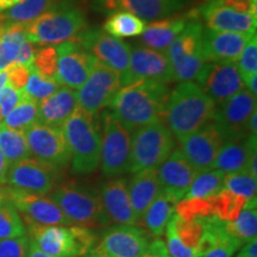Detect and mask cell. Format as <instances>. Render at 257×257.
Returning <instances> with one entry per match:
<instances>
[{"instance_id": "6da1fadb", "label": "cell", "mask_w": 257, "mask_h": 257, "mask_svg": "<svg viewBox=\"0 0 257 257\" xmlns=\"http://www.w3.org/2000/svg\"><path fill=\"white\" fill-rule=\"evenodd\" d=\"M170 91L165 83L137 81L121 86L110 107L130 133L144 125L163 121Z\"/></svg>"}, {"instance_id": "7a4b0ae2", "label": "cell", "mask_w": 257, "mask_h": 257, "mask_svg": "<svg viewBox=\"0 0 257 257\" xmlns=\"http://www.w3.org/2000/svg\"><path fill=\"white\" fill-rule=\"evenodd\" d=\"M217 105L198 83L181 81L170 92L166 125L178 141L194 134L214 120Z\"/></svg>"}, {"instance_id": "3957f363", "label": "cell", "mask_w": 257, "mask_h": 257, "mask_svg": "<svg viewBox=\"0 0 257 257\" xmlns=\"http://www.w3.org/2000/svg\"><path fill=\"white\" fill-rule=\"evenodd\" d=\"M61 128L70 153L72 172L78 175L94 173L100 166L101 148L100 126L96 114L76 107Z\"/></svg>"}, {"instance_id": "277c9868", "label": "cell", "mask_w": 257, "mask_h": 257, "mask_svg": "<svg viewBox=\"0 0 257 257\" xmlns=\"http://www.w3.org/2000/svg\"><path fill=\"white\" fill-rule=\"evenodd\" d=\"M87 28L85 12L74 5V0H61L49 11L25 24V32L32 44L57 46L74 40Z\"/></svg>"}, {"instance_id": "5b68a950", "label": "cell", "mask_w": 257, "mask_h": 257, "mask_svg": "<svg viewBox=\"0 0 257 257\" xmlns=\"http://www.w3.org/2000/svg\"><path fill=\"white\" fill-rule=\"evenodd\" d=\"M27 224L29 239L41 251L56 257H82L91 252L96 237L91 229L78 225Z\"/></svg>"}, {"instance_id": "8992f818", "label": "cell", "mask_w": 257, "mask_h": 257, "mask_svg": "<svg viewBox=\"0 0 257 257\" xmlns=\"http://www.w3.org/2000/svg\"><path fill=\"white\" fill-rule=\"evenodd\" d=\"M50 198L72 225L95 229L110 225L102 207L100 192L86 186L66 182L51 191Z\"/></svg>"}, {"instance_id": "52a82bcc", "label": "cell", "mask_w": 257, "mask_h": 257, "mask_svg": "<svg viewBox=\"0 0 257 257\" xmlns=\"http://www.w3.org/2000/svg\"><path fill=\"white\" fill-rule=\"evenodd\" d=\"M130 172L157 169L175 149V137L163 121L144 125L133 131Z\"/></svg>"}, {"instance_id": "ba28073f", "label": "cell", "mask_w": 257, "mask_h": 257, "mask_svg": "<svg viewBox=\"0 0 257 257\" xmlns=\"http://www.w3.org/2000/svg\"><path fill=\"white\" fill-rule=\"evenodd\" d=\"M205 28L199 21H189L179 36L166 51L175 81H192L197 79L202 66L206 63L202 49Z\"/></svg>"}, {"instance_id": "9c48e42d", "label": "cell", "mask_w": 257, "mask_h": 257, "mask_svg": "<svg viewBox=\"0 0 257 257\" xmlns=\"http://www.w3.org/2000/svg\"><path fill=\"white\" fill-rule=\"evenodd\" d=\"M131 134L114 117L112 112L102 114V133L100 148V167L106 178L118 176L130 172Z\"/></svg>"}, {"instance_id": "30bf717a", "label": "cell", "mask_w": 257, "mask_h": 257, "mask_svg": "<svg viewBox=\"0 0 257 257\" xmlns=\"http://www.w3.org/2000/svg\"><path fill=\"white\" fill-rule=\"evenodd\" d=\"M120 88V74L96 62L88 78L76 92L78 107L88 113L98 114L104 108L110 107Z\"/></svg>"}, {"instance_id": "8fae6325", "label": "cell", "mask_w": 257, "mask_h": 257, "mask_svg": "<svg viewBox=\"0 0 257 257\" xmlns=\"http://www.w3.org/2000/svg\"><path fill=\"white\" fill-rule=\"evenodd\" d=\"M189 21L202 19L208 30L256 34L257 15L240 11L224 0H211L188 14Z\"/></svg>"}, {"instance_id": "7c38bea8", "label": "cell", "mask_w": 257, "mask_h": 257, "mask_svg": "<svg viewBox=\"0 0 257 257\" xmlns=\"http://www.w3.org/2000/svg\"><path fill=\"white\" fill-rule=\"evenodd\" d=\"M0 194L16 208L22 219L42 225H72L56 202L46 194L24 192L10 186L0 188Z\"/></svg>"}, {"instance_id": "4fadbf2b", "label": "cell", "mask_w": 257, "mask_h": 257, "mask_svg": "<svg viewBox=\"0 0 257 257\" xmlns=\"http://www.w3.org/2000/svg\"><path fill=\"white\" fill-rule=\"evenodd\" d=\"M137 81H155L167 83L175 81L174 72L166 53L136 46L130 48L128 67L120 76L121 86Z\"/></svg>"}, {"instance_id": "5bb4252c", "label": "cell", "mask_w": 257, "mask_h": 257, "mask_svg": "<svg viewBox=\"0 0 257 257\" xmlns=\"http://www.w3.org/2000/svg\"><path fill=\"white\" fill-rule=\"evenodd\" d=\"M60 179V168L29 157L9 167L6 185L24 192L47 194L56 187Z\"/></svg>"}, {"instance_id": "9a60e30c", "label": "cell", "mask_w": 257, "mask_h": 257, "mask_svg": "<svg viewBox=\"0 0 257 257\" xmlns=\"http://www.w3.org/2000/svg\"><path fill=\"white\" fill-rule=\"evenodd\" d=\"M149 237L141 226L115 224L102 233L91 252L101 257H141L149 246Z\"/></svg>"}, {"instance_id": "2e32d148", "label": "cell", "mask_w": 257, "mask_h": 257, "mask_svg": "<svg viewBox=\"0 0 257 257\" xmlns=\"http://www.w3.org/2000/svg\"><path fill=\"white\" fill-rule=\"evenodd\" d=\"M74 40L79 42L98 63L115 70L120 76L126 72L131 47L121 38L111 36L100 29L87 28Z\"/></svg>"}, {"instance_id": "e0dca14e", "label": "cell", "mask_w": 257, "mask_h": 257, "mask_svg": "<svg viewBox=\"0 0 257 257\" xmlns=\"http://www.w3.org/2000/svg\"><path fill=\"white\" fill-rule=\"evenodd\" d=\"M30 154L35 159L43 161L62 169L70 163V153L62 128L35 123L24 130Z\"/></svg>"}, {"instance_id": "ac0fdd59", "label": "cell", "mask_w": 257, "mask_h": 257, "mask_svg": "<svg viewBox=\"0 0 257 257\" xmlns=\"http://www.w3.org/2000/svg\"><path fill=\"white\" fill-rule=\"evenodd\" d=\"M256 108V96L246 88L217 106L213 121L220 128L225 142L249 136L246 125Z\"/></svg>"}, {"instance_id": "d6986e66", "label": "cell", "mask_w": 257, "mask_h": 257, "mask_svg": "<svg viewBox=\"0 0 257 257\" xmlns=\"http://www.w3.org/2000/svg\"><path fill=\"white\" fill-rule=\"evenodd\" d=\"M56 81L61 86L79 89L88 78L96 61L75 40L57 44Z\"/></svg>"}, {"instance_id": "ffe728a7", "label": "cell", "mask_w": 257, "mask_h": 257, "mask_svg": "<svg viewBox=\"0 0 257 257\" xmlns=\"http://www.w3.org/2000/svg\"><path fill=\"white\" fill-rule=\"evenodd\" d=\"M195 80L217 106L245 88L236 63L206 62Z\"/></svg>"}, {"instance_id": "44dd1931", "label": "cell", "mask_w": 257, "mask_h": 257, "mask_svg": "<svg viewBox=\"0 0 257 257\" xmlns=\"http://www.w3.org/2000/svg\"><path fill=\"white\" fill-rule=\"evenodd\" d=\"M179 142V149L189 163L198 172H202L213 167L218 153L224 146L225 138L218 125L212 121Z\"/></svg>"}, {"instance_id": "7402d4cb", "label": "cell", "mask_w": 257, "mask_h": 257, "mask_svg": "<svg viewBox=\"0 0 257 257\" xmlns=\"http://www.w3.org/2000/svg\"><path fill=\"white\" fill-rule=\"evenodd\" d=\"M157 170L161 192L179 202L187 194L198 170L186 159L180 149H174Z\"/></svg>"}, {"instance_id": "603a6c76", "label": "cell", "mask_w": 257, "mask_h": 257, "mask_svg": "<svg viewBox=\"0 0 257 257\" xmlns=\"http://www.w3.org/2000/svg\"><path fill=\"white\" fill-rule=\"evenodd\" d=\"M187 0H95V8L104 14L128 12L143 21L169 17L182 9Z\"/></svg>"}, {"instance_id": "cb8c5ba5", "label": "cell", "mask_w": 257, "mask_h": 257, "mask_svg": "<svg viewBox=\"0 0 257 257\" xmlns=\"http://www.w3.org/2000/svg\"><path fill=\"white\" fill-rule=\"evenodd\" d=\"M99 192H100L102 207L110 224H138L131 205L126 179L120 176L112 178L101 186Z\"/></svg>"}, {"instance_id": "d4e9b609", "label": "cell", "mask_w": 257, "mask_h": 257, "mask_svg": "<svg viewBox=\"0 0 257 257\" xmlns=\"http://www.w3.org/2000/svg\"><path fill=\"white\" fill-rule=\"evenodd\" d=\"M253 35L229 31H212L207 29L204 31V40H202L205 61L236 63L244 47Z\"/></svg>"}, {"instance_id": "484cf974", "label": "cell", "mask_w": 257, "mask_h": 257, "mask_svg": "<svg viewBox=\"0 0 257 257\" xmlns=\"http://www.w3.org/2000/svg\"><path fill=\"white\" fill-rule=\"evenodd\" d=\"M78 107L75 89L60 86L53 94L38 101L37 123L61 127Z\"/></svg>"}, {"instance_id": "4316f807", "label": "cell", "mask_w": 257, "mask_h": 257, "mask_svg": "<svg viewBox=\"0 0 257 257\" xmlns=\"http://www.w3.org/2000/svg\"><path fill=\"white\" fill-rule=\"evenodd\" d=\"M256 141L255 136L226 141L218 153L212 168L220 170L225 174L245 170L250 157L257 153Z\"/></svg>"}, {"instance_id": "83f0119b", "label": "cell", "mask_w": 257, "mask_h": 257, "mask_svg": "<svg viewBox=\"0 0 257 257\" xmlns=\"http://www.w3.org/2000/svg\"><path fill=\"white\" fill-rule=\"evenodd\" d=\"M131 205L137 220L141 218L160 194L161 187L156 169H144L135 173L130 182H127Z\"/></svg>"}, {"instance_id": "f1b7e54d", "label": "cell", "mask_w": 257, "mask_h": 257, "mask_svg": "<svg viewBox=\"0 0 257 257\" xmlns=\"http://www.w3.org/2000/svg\"><path fill=\"white\" fill-rule=\"evenodd\" d=\"M188 22V15L156 19L153 21V23L147 25L141 40L150 49L166 53L170 43L179 36Z\"/></svg>"}, {"instance_id": "f546056e", "label": "cell", "mask_w": 257, "mask_h": 257, "mask_svg": "<svg viewBox=\"0 0 257 257\" xmlns=\"http://www.w3.org/2000/svg\"><path fill=\"white\" fill-rule=\"evenodd\" d=\"M175 206L176 201L165 193L160 192L155 200L144 212L138 224H141V227H143L150 236L161 238L166 233L167 225L175 213Z\"/></svg>"}, {"instance_id": "4dcf8cb0", "label": "cell", "mask_w": 257, "mask_h": 257, "mask_svg": "<svg viewBox=\"0 0 257 257\" xmlns=\"http://www.w3.org/2000/svg\"><path fill=\"white\" fill-rule=\"evenodd\" d=\"M61 0H21L8 11L0 14V23H23L30 22L43 15Z\"/></svg>"}, {"instance_id": "1f68e13d", "label": "cell", "mask_w": 257, "mask_h": 257, "mask_svg": "<svg viewBox=\"0 0 257 257\" xmlns=\"http://www.w3.org/2000/svg\"><path fill=\"white\" fill-rule=\"evenodd\" d=\"M257 200L249 201L238 217L224 224L225 231L234 239L245 244L256 238L257 234Z\"/></svg>"}, {"instance_id": "d6a6232c", "label": "cell", "mask_w": 257, "mask_h": 257, "mask_svg": "<svg viewBox=\"0 0 257 257\" xmlns=\"http://www.w3.org/2000/svg\"><path fill=\"white\" fill-rule=\"evenodd\" d=\"M0 150L4 154L10 166L31 156L24 131L10 128L2 123H0Z\"/></svg>"}, {"instance_id": "836d02e7", "label": "cell", "mask_w": 257, "mask_h": 257, "mask_svg": "<svg viewBox=\"0 0 257 257\" xmlns=\"http://www.w3.org/2000/svg\"><path fill=\"white\" fill-rule=\"evenodd\" d=\"M146 21L128 12H114L104 24V31L115 38L140 36L146 30Z\"/></svg>"}, {"instance_id": "e575fe53", "label": "cell", "mask_w": 257, "mask_h": 257, "mask_svg": "<svg viewBox=\"0 0 257 257\" xmlns=\"http://www.w3.org/2000/svg\"><path fill=\"white\" fill-rule=\"evenodd\" d=\"M38 121V102L22 91L21 99L16 107L3 118L2 124L15 130H25Z\"/></svg>"}, {"instance_id": "d590c367", "label": "cell", "mask_w": 257, "mask_h": 257, "mask_svg": "<svg viewBox=\"0 0 257 257\" xmlns=\"http://www.w3.org/2000/svg\"><path fill=\"white\" fill-rule=\"evenodd\" d=\"M225 173L218 169H206L199 172L185 198H210L224 188Z\"/></svg>"}, {"instance_id": "8d00e7d4", "label": "cell", "mask_w": 257, "mask_h": 257, "mask_svg": "<svg viewBox=\"0 0 257 257\" xmlns=\"http://www.w3.org/2000/svg\"><path fill=\"white\" fill-rule=\"evenodd\" d=\"M213 213L221 221H232L238 217L240 211L245 207L248 201L242 195L223 188L218 194L211 197Z\"/></svg>"}, {"instance_id": "74e56055", "label": "cell", "mask_w": 257, "mask_h": 257, "mask_svg": "<svg viewBox=\"0 0 257 257\" xmlns=\"http://www.w3.org/2000/svg\"><path fill=\"white\" fill-rule=\"evenodd\" d=\"M27 234L21 214L5 199L0 201V239L16 238Z\"/></svg>"}, {"instance_id": "f35d334b", "label": "cell", "mask_w": 257, "mask_h": 257, "mask_svg": "<svg viewBox=\"0 0 257 257\" xmlns=\"http://www.w3.org/2000/svg\"><path fill=\"white\" fill-rule=\"evenodd\" d=\"M224 188L242 195L246 201H255L257 194V178L250 175L245 170L230 173L225 175Z\"/></svg>"}, {"instance_id": "ab89813d", "label": "cell", "mask_w": 257, "mask_h": 257, "mask_svg": "<svg viewBox=\"0 0 257 257\" xmlns=\"http://www.w3.org/2000/svg\"><path fill=\"white\" fill-rule=\"evenodd\" d=\"M60 86L61 85L56 80L41 75L40 73H37L31 67L30 75H29V79L23 92L28 96H30L31 99H34V100L38 102L53 94L54 92L59 89Z\"/></svg>"}, {"instance_id": "60d3db41", "label": "cell", "mask_w": 257, "mask_h": 257, "mask_svg": "<svg viewBox=\"0 0 257 257\" xmlns=\"http://www.w3.org/2000/svg\"><path fill=\"white\" fill-rule=\"evenodd\" d=\"M32 68L46 78L56 80L57 54L54 46H44L36 50L32 62Z\"/></svg>"}, {"instance_id": "b9f144b4", "label": "cell", "mask_w": 257, "mask_h": 257, "mask_svg": "<svg viewBox=\"0 0 257 257\" xmlns=\"http://www.w3.org/2000/svg\"><path fill=\"white\" fill-rule=\"evenodd\" d=\"M237 68L239 70L243 82L249 80L257 73V38L256 35L250 38L246 46L237 60Z\"/></svg>"}, {"instance_id": "7bdbcfd3", "label": "cell", "mask_w": 257, "mask_h": 257, "mask_svg": "<svg viewBox=\"0 0 257 257\" xmlns=\"http://www.w3.org/2000/svg\"><path fill=\"white\" fill-rule=\"evenodd\" d=\"M242 245L243 244L239 240L234 239L225 231L217 240V243L199 257H232L233 253Z\"/></svg>"}, {"instance_id": "ee69618b", "label": "cell", "mask_w": 257, "mask_h": 257, "mask_svg": "<svg viewBox=\"0 0 257 257\" xmlns=\"http://www.w3.org/2000/svg\"><path fill=\"white\" fill-rule=\"evenodd\" d=\"M30 239L25 234L16 238L0 239V257H28Z\"/></svg>"}, {"instance_id": "f6af8a7d", "label": "cell", "mask_w": 257, "mask_h": 257, "mask_svg": "<svg viewBox=\"0 0 257 257\" xmlns=\"http://www.w3.org/2000/svg\"><path fill=\"white\" fill-rule=\"evenodd\" d=\"M8 73V83L18 91H23L30 75L31 67L12 63L5 69Z\"/></svg>"}, {"instance_id": "bcb514c9", "label": "cell", "mask_w": 257, "mask_h": 257, "mask_svg": "<svg viewBox=\"0 0 257 257\" xmlns=\"http://www.w3.org/2000/svg\"><path fill=\"white\" fill-rule=\"evenodd\" d=\"M21 95L22 91H18L9 83H6L2 88L0 91V112H2L3 118L14 110L21 99Z\"/></svg>"}, {"instance_id": "7dc6e473", "label": "cell", "mask_w": 257, "mask_h": 257, "mask_svg": "<svg viewBox=\"0 0 257 257\" xmlns=\"http://www.w3.org/2000/svg\"><path fill=\"white\" fill-rule=\"evenodd\" d=\"M21 44L0 40V72L5 70L15 62Z\"/></svg>"}, {"instance_id": "c3c4849f", "label": "cell", "mask_w": 257, "mask_h": 257, "mask_svg": "<svg viewBox=\"0 0 257 257\" xmlns=\"http://www.w3.org/2000/svg\"><path fill=\"white\" fill-rule=\"evenodd\" d=\"M35 53H36V50H35L34 44H32L31 42L25 41L21 44V47H19L17 57H16L14 63L31 67L32 62H34Z\"/></svg>"}, {"instance_id": "681fc988", "label": "cell", "mask_w": 257, "mask_h": 257, "mask_svg": "<svg viewBox=\"0 0 257 257\" xmlns=\"http://www.w3.org/2000/svg\"><path fill=\"white\" fill-rule=\"evenodd\" d=\"M141 257H170L167 250L166 243L161 238H156L150 242L149 246Z\"/></svg>"}, {"instance_id": "f907efd6", "label": "cell", "mask_w": 257, "mask_h": 257, "mask_svg": "<svg viewBox=\"0 0 257 257\" xmlns=\"http://www.w3.org/2000/svg\"><path fill=\"white\" fill-rule=\"evenodd\" d=\"M236 257H257V239L255 238L244 244Z\"/></svg>"}, {"instance_id": "816d5d0a", "label": "cell", "mask_w": 257, "mask_h": 257, "mask_svg": "<svg viewBox=\"0 0 257 257\" xmlns=\"http://www.w3.org/2000/svg\"><path fill=\"white\" fill-rule=\"evenodd\" d=\"M9 162L5 159L4 154L0 150V188H3L6 185V178H8L9 172Z\"/></svg>"}, {"instance_id": "f5cc1de1", "label": "cell", "mask_w": 257, "mask_h": 257, "mask_svg": "<svg viewBox=\"0 0 257 257\" xmlns=\"http://www.w3.org/2000/svg\"><path fill=\"white\" fill-rule=\"evenodd\" d=\"M246 130H248L249 136L257 137V111L253 112L251 117L249 118L248 125H246Z\"/></svg>"}, {"instance_id": "db71d44e", "label": "cell", "mask_w": 257, "mask_h": 257, "mask_svg": "<svg viewBox=\"0 0 257 257\" xmlns=\"http://www.w3.org/2000/svg\"><path fill=\"white\" fill-rule=\"evenodd\" d=\"M28 257H56L53 255H49V253H46L41 251L40 249L35 245L34 243L30 240V245H29V251H28Z\"/></svg>"}, {"instance_id": "11a10c76", "label": "cell", "mask_w": 257, "mask_h": 257, "mask_svg": "<svg viewBox=\"0 0 257 257\" xmlns=\"http://www.w3.org/2000/svg\"><path fill=\"white\" fill-rule=\"evenodd\" d=\"M17 3H19L18 0H0V14L4 11H8L9 9H11Z\"/></svg>"}, {"instance_id": "9f6ffc18", "label": "cell", "mask_w": 257, "mask_h": 257, "mask_svg": "<svg viewBox=\"0 0 257 257\" xmlns=\"http://www.w3.org/2000/svg\"><path fill=\"white\" fill-rule=\"evenodd\" d=\"M82 257H101V256L95 255V253H93V252H88L87 255H85V256H82Z\"/></svg>"}, {"instance_id": "6f0895ef", "label": "cell", "mask_w": 257, "mask_h": 257, "mask_svg": "<svg viewBox=\"0 0 257 257\" xmlns=\"http://www.w3.org/2000/svg\"><path fill=\"white\" fill-rule=\"evenodd\" d=\"M3 121V115H2V112H0V123Z\"/></svg>"}, {"instance_id": "680465c9", "label": "cell", "mask_w": 257, "mask_h": 257, "mask_svg": "<svg viewBox=\"0 0 257 257\" xmlns=\"http://www.w3.org/2000/svg\"><path fill=\"white\" fill-rule=\"evenodd\" d=\"M3 200V197H2V194H0V201H2Z\"/></svg>"}, {"instance_id": "91938a15", "label": "cell", "mask_w": 257, "mask_h": 257, "mask_svg": "<svg viewBox=\"0 0 257 257\" xmlns=\"http://www.w3.org/2000/svg\"><path fill=\"white\" fill-rule=\"evenodd\" d=\"M207 2H211V0H207Z\"/></svg>"}, {"instance_id": "94428289", "label": "cell", "mask_w": 257, "mask_h": 257, "mask_svg": "<svg viewBox=\"0 0 257 257\" xmlns=\"http://www.w3.org/2000/svg\"><path fill=\"white\" fill-rule=\"evenodd\" d=\"M18 2H21V0H18Z\"/></svg>"}]
</instances>
